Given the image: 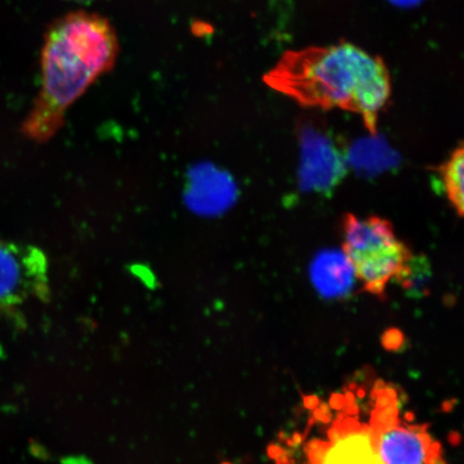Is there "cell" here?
I'll list each match as a JSON object with an SVG mask.
<instances>
[{"label": "cell", "mask_w": 464, "mask_h": 464, "mask_svg": "<svg viewBox=\"0 0 464 464\" xmlns=\"http://www.w3.org/2000/svg\"><path fill=\"white\" fill-rule=\"evenodd\" d=\"M264 80L301 106L361 115L372 135L392 94L384 62L350 43L288 51Z\"/></svg>", "instance_id": "1"}, {"label": "cell", "mask_w": 464, "mask_h": 464, "mask_svg": "<svg viewBox=\"0 0 464 464\" xmlns=\"http://www.w3.org/2000/svg\"><path fill=\"white\" fill-rule=\"evenodd\" d=\"M119 40L110 22L96 14L72 13L45 33L42 52V89L22 131L44 143L61 130L67 110L102 74L111 71Z\"/></svg>", "instance_id": "2"}, {"label": "cell", "mask_w": 464, "mask_h": 464, "mask_svg": "<svg viewBox=\"0 0 464 464\" xmlns=\"http://www.w3.org/2000/svg\"><path fill=\"white\" fill-rule=\"evenodd\" d=\"M342 232V252L364 292L385 299L392 283L408 287L417 257L387 219L347 214Z\"/></svg>", "instance_id": "3"}, {"label": "cell", "mask_w": 464, "mask_h": 464, "mask_svg": "<svg viewBox=\"0 0 464 464\" xmlns=\"http://www.w3.org/2000/svg\"><path fill=\"white\" fill-rule=\"evenodd\" d=\"M49 260L44 249L0 240V317L31 301H49Z\"/></svg>", "instance_id": "4"}, {"label": "cell", "mask_w": 464, "mask_h": 464, "mask_svg": "<svg viewBox=\"0 0 464 464\" xmlns=\"http://www.w3.org/2000/svg\"><path fill=\"white\" fill-rule=\"evenodd\" d=\"M371 430L385 464H440L437 448L426 432L400 423L392 409H382Z\"/></svg>", "instance_id": "5"}, {"label": "cell", "mask_w": 464, "mask_h": 464, "mask_svg": "<svg viewBox=\"0 0 464 464\" xmlns=\"http://www.w3.org/2000/svg\"><path fill=\"white\" fill-rule=\"evenodd\" d=\"M312 464H385L371 428L347 425L313 452Z\"/></svg>", "instance_id": "6"}, {"label": "cell", "mask_w": 464, "mask_h": 464, "mask_svg": "<svg viewBox=\"0 0 464 464\" xmlns=\"http://www.w3.org/2000/svg\"><path fill=\"white\" fill-rule=\"evenodd\" d=\"M313 275L318 289L328 295L343 294L350 287L352 277H355L344 255L336 256L334 254L324 255L317 260Z\"/></svg>", "instance_id": "7"}, {"label": "cell", "mask_w": 464, "mask_h": 464, "mask_svg": "<svg viewBox=\"0 0 464 464\" xmlns=\"http://www.w3.org/2000/svg\"><path fill=\"white\" fill-rule=\"evenodd\" d=\"M439 174L450 205L464 218V141L440 167Z\"/></svg>", "instance_id": "8"}, {"label": "cell", "mask_w": 464, "mask_h": 464, "mask_svg": "<svg viewBox=\"0 0 464 464\" xmlns=\"http://www.w3.org/2000/svg\"><path fill=\"white\" fill-rule=\"evenodd\" d=\"M398 8H413L421 4L422 0H388Z\"/></svg>", "instance_id": "9"}, {"label": "cell", "mask_w": 464, "mask_h": 464, "mask_svg": "<svg viewBox=\"0 0 464 464\" xmlns=\"http://www.w3.org/2000/svg\"><path fill=\"white\" fill-rule=\"evenodd\" d=\"M84 2H87V0H84Z\"/></svg>", "instance_id": "10"}]
</instances>
